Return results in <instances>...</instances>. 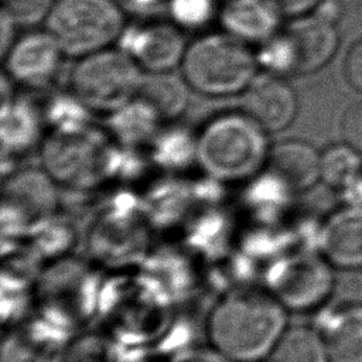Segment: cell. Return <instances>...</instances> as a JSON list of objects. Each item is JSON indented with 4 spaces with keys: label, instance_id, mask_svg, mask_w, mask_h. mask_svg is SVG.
I'll return each instance as SVG.
<instances>
[{
    "label": "cell",
    "instance_id": "e0dca14e",
    "mask_svg": "<svg viewBox=\"0 0 362 362\" xmlns=\"http://www.w3.org/2000/svg\"><path fill=\"white\" fill-rule=\"evenodd\" d=\"M42 119L35 106L24 99L1 102L3 157L13 158L31 150L41 137Z\"/></svg>",
    "mask_w": 362,
    "mask_h": 362
},
{
    "label": "cell",
    "instance_id": "ffe728a7",
    "mask_svg": "<svg viewBox=\"0 0 362 362\" xmlns=\"http://www.w3.org/2000/svg\"><path fill=\"white\" fill-rule=\"evenodd\" d=\"M270 362H331L315 325H288L277 341Z\"/></svg>",
    "mask_w": 362,
    "mask_h": 362
},
{
    "label": "cell",
    "instance_id": "836d02e7",
    "mask_svg": "<svg viewBox=\"0 0 362 362\" xmlns=\"http://www.w3.org/2000/svg\"><path fill=\"white\" fill-rule=\"evenodd\" d=\"M263 362H264V361H263Z\"/></svg>",
    "mask_w": 362,
    "mask_h": 362
},
{
    "label": "cell",
    "instance_id": "9c48e42d",
    "mask_svg": "<svg viewBox=\"0 0 362 362\" xmlns=\"http://www.w3.org/2000/svg\"><path fill=\"white\" fill-rule=\"evenodd\" d=\"M117 42L146 74L174 71L188 47L184 31L171 20L126 27Z\"/></svg>",
    "mask_w": 362,
    "mask_h": 362
},
{
    "label": "cell",
    "instance_id": "5bb4252c",
    "mask_svg": "<svg viewBox=\"0 0 362 362\" xmlns=\"http://www.w3.org/2000/svg\"><path fill=\"white\" fill-rule=\"evenodd\" d=\"M315 328L325 341L331 362H362V301L322 307Z\"/></svg>",
    "mask_w": 362,
    "mask_h": 362
},
{
    "label": "cell",
    "instance_id": "9a60e30c",
    "mask_svg": "<svg viewBox=\"0 0 362 362\" xmlns=\"http://www.w3.org/2000/svg\"><path fill=\"white\" fill-rule=\"evenodd\" d=\"M283 18L272 0H226L218 16L223 31L249 45H260L277 34Z\"/></svg>",
    "mask_w": 362,
    "mask_h": 362
},
{
    "label": "cell",
    "instance_id": "6da1fadb",
    "mask_svg": "<svg viewBox=\"0 0 362 362\" xmlns=\"http://www.w3.org/2000/svg\"><path fill=\"white\" fill-rule=\"evenodd\" d=\"M288 327L286 308L264 290H235L208 313L209 345L233 362H263Z\"/></svg>",
    "mask_w": 362,
    "mask_h": 362
},
{
    "label": "cell",
    "instance_id": "8fae6325",
    "mask_svg": "<svg viewBox=\"0 0 362 362\" xmlns=\"http://www.w3.org/2000/svg\"><path fill=\"white\" fill-rule=\"evenodd\" d=\"M55 185L44 168L10 173L3 184V214L20 223L47 218L58 202Z\"/></svg>",
    "mask_w": 362,
    "mask_h": 362
},
{
    "label": "cell",
    "instance_id": "603a6c76",
    "mask_svg": "<svg viewBox=\"0 0 362 362\" xmlns=\"http://www.w3.org/2000/svg\"><path fill=\"white\" fill-rule=\"evenodd\" d=\"M250 180L245 199L247 206L260 215H274L284 209L294 194L284 181L267 168Z\"/></svg>",
    "mask_w": 362,
    "mask_h": 362
},
{
    "label": "cell",
    "instance_id": "f1b7e54d",
    "mask_svg": "<svg viewBox=\"0 0 362 362\" xmlns=\"http://www.w3.org/2000/svg\"><path fill=\"white\" fill-rule=\"evenodd\" d=\"M342 69L349 86L358 92H362V37L348 48Z\"/></svg>",
    "mask_w": 362,
    "mask_h": 362
},
{
    "label": "cell",
    "instance_id": "7a4b0ae2",
    "mask_svg": "<svg viewBox=\"0 0 362 362\" xmlns=\"http://www.w3.org/2000/svg\"><path fill=\"white\" fill-rule=\"evenodd\" d=\"M269 133L246 112L209 119L197 133V164L216 181L250 180L267 165Z\"/></svg>",
    "mask_w": 362,
    "mask_h": 362
},
{
    "label": "cell",
    "instance_id": "3957f363",
    "mask_svg": "<svg viewBox=\"0 0 362 362\" xmlns=\"http://www.w3.org/2000/svg\"><path fill=\"white\" fill-rule=\"evenodd\" d=\"M191 90L208 98L242 95L259 74L256 52L226 31L205 33L188 44L180 65Z\"/></svg>",
    "mask_w": 362,
    "mask_h": 362
},
{
    "label": "cell",
    "instance_id": "83f0119b",
    "mask_svg": "<svg viewBox=\"0 0 362 362\" xmlns=\"http://www.w3.org/2000/svg\"><path fill=\"white\" fill-rule=\"evenodd\" d=\"M342 141L362 154V100L349 105L339 120Z\"/></svg>",
    "mask_w": 362,
    "mask_h": 362
},
{
    "label": "cell",
    "instance_id": "277c9868",
    "mask_svg": "<svg viewBox=\"0 0 362 362\" xmlns=\"http://www.w3.org/2000/svg\"><path fill=\"white\" fill-rule=\"evenodd\" d=\"M144 75L126 51L109 47L76 58L68 88L90 112L110 115L139 96Z\"/></svg>",
    "mask_w": 362,
    "mask_h": 362
},
{
    "label": "cell",
    "instance_id": "4316f807",
    "mask_svg": "<svg viewBox=\"0 0 362 362\" xmlns=\"http://www.w3.org/2000/svg\"><path fill=\"white\" fill-rule=\"evenodd\" d=\"M54 0H1V10L17 25L31 27L45 21Z\"/></svg>",
    "mask_w": 362,
    "mask_h": 362
},
{
    "label": "cell",
    "instance_id": "7c38bea8",
    "mask_svg": "<svg viewBox=\"0 0 362 362\" xmlns=\"http://www.w3.org/2000/svg\"><path fill=\"white\" fill-rule=\"evenodd\" d=\"M317 250L335 270H362V206L331 212L317 229Z\"/></svg>",
    "mask_w": 362,
    "mask_h": 362
},
{
    "label": "cell",
    "instance_id": "30bf717a",
    "mask_svg": "<svg viewBox=\"0 0 362 362\" xmlns=\"http://www.w3.org/2000/svg\"><path fill=\"white\" fill-rule=\"evenodd\" d=\"M242 96V110L269 134L286 130L297 117L298 98L286 76L262 71Z\"/></svg>",
    "mask_w": 362,
    "mask_h": 362
},
{
    "label": "cell",
    "instance_id": "5b68a950",
    "mask_svg": "<svg viewBox=\"0 0 362 362\" xmlns=\"http://www.w3.org/2000/svg\"><path fill=\"white\" fill-rule=\"evenodd\" d=\"M120 153L90 126L74 132H51L42 141V168L57 182L86 188L113 174Z\"/></svg>",
    "mask_w": 362,
    "mask_h": 362
},
{
    "label": "cell",
    "instance_id": "cb8c5ba5",
    "mask_svg": "<svg viewBox=\"0 0 362 362\" xmlns=\"http://www.w3.org/2000/svg\"><path fill=\"white\" fill-rule=\"evenodd\" d=\"M89 115L90 110L68 90V93L58 95L48 103L44 120L52 126L54 132H74L90 126Z\"/></svg>",
    "mask_w": 362,
    "mask_h": 362
},
{
    "label": "cell",
    "instance_id": "f546056e",
    "mask_svg": "<svg viewBox=\"0 0 362 362\" xmlns=\"http://www.w3.org/2000/svg\"><path fill=\"white\" fill-rule=\"evenodd\" d=\"M283 17L296 18L313 13L322 0H272Z\"/></svg>",
    "mask_w": 362,
    "mask_h": 362
},
{
    "label": "cell",
    "instance_id": "d6986e66",
    "mask_svg": "<svg viewBox=\"0 0 362 362\" xmlns=\"http://www.w3.org/2000/svg\"><path fill=\"white\" fill-rule=\"evenodd\" d=\"M189 86L182 76L171 72L146 74L139 98L146 100L161 117V120L178 119L188 106Z\"/></svg>",
    "mask_w": 362,
    "mask_h": 362
},
{
    "label": "cell",
    "instance_id": "4fadbf2b",
    "mask_svg": "<svg viewBox=\"0 0 362 362\" xmlns=\"http://www.w3.org/2000/svg\"><path fill=\"white\" fill-rule=\"evenodd\" d=\"M284 31L294 51V75H310L322 69L331 62L339 47L337 21L315 11L291 18Z\"/></svg>",
    "mask_w": 362,
    "mask_h": 362
},
{
    "label": "cell",
    "instance_id": "44dd1931",
    "mask_svg": "<svg viewBox=\"0 0 362 362\" xmlns=\"http://www.w3.org/2000/svg\"><path fill=\"white\" fill-rule=\"evenodd\" d=\"M150 147L153 161L161 168L175 171L197 163V133L182 126L161 129Z\"/></svg>",
    "mask_w": 362,
    "mask_h": 362
},
{
    "label": "cell",
    "instance_id": "1f68e13d",
    "mask_svg": "<svg viewBox=\"0 0 362 362\" xmlns=\"http://www.w3.org/2000/svg\"><path fill=\"white\" fill-rule=\"evenodd\" d=\"M0 25H1V35H0V51H1V57L7 52V49L11 47V44L14 42V40L17 38L14 35V30L17 27V24L8 17L7 13H4L1 10V18H0Z\"/></svg>",
    "mask_w": 362,
    "mask_h": 362
},
{
    "label": "cell",
    "instance_id": "8992f818",
    "mask_svg": "<svg viewBox=\"0 0 362 362\" xmlns=\"http://www.w3.org/2000/svg\"><path fill=\"white\" fill-rule=\"evenodd\" d=\"M44 25L66 57L81 58L119 41L126 18L117 0H54Z\"/></svg>",
    "mask_w": 362,
    "mask_h": 362
},
{
    "label": "cell",
    "instance_id": "ac0fdd59",
    "mask_svg": "<svg viewBox=\"0 0 362 362\" xmlns=\"http://www.w3.org/2000/svg\"><path fill=\"white\" fill-rule=\"evenodd\" d=\"M107 116V130L110 136L124 147L151 146L161 130V117L139 96Z\"/></svg>",
    "mask_w": 362,
    "mask_h": 362
},
{
    "label": "cell",
    "instance_id": "ba28073f",
    "mask_svg": "<svg viewBox=\"0 0 362 362\" xmlns=\"http://www.w3.org/2000/svg\"><path fill=\"white\" fill-rule=\"evenodd\" d=\"M65 57L51 33L31 30L18 35L1 58L11 82L37 89L55 81Z\"/></svg>",
    "mask_w": 362,
    "mask_h": 362
},
{
    "label": "cell",
    "instance_id": "2e32d148",
    "mask_svg": "<svg viewBox=\"0 0 362 362\" xmlns=\"http://www.w3.org/2000/svg\"><path fill=\"white\" fill-rule=\"evenodd\" d=\"M266 168L294 194L301 192L321 181V151L307 140L284 139L272 144Z\"/></svg>",
    "mask_w": 362,
    "mask_h": 362
},
{
    "label": "cell",
    "instance_id": "52a82bcc",
    "mask_svg": "<svg viewBox=\"0 0 362 362\" xmlns=\"http://www.w3.org/2000/svg\"><path fill=\"white\" fill-rule=\"evenodd\" d=\"M334 272L317 249H298L272 260L264 274V288L287 313L320 311L335 291Z\"/></svg>",
    "mask_w": 362,
    "mask_h": 362
},
{
    "label": "cell",
    "instance_id": "4dcf8cb0",
    "mask_svg": "<svg viewBox=\"0 0 362 362\" xmlns=\"http://www.w3.org/2000/svg\"><path fill=\"white\" fill-rule=\"evenodd\" d=\"M178 362H233L212 346L204 349H194L188 355L182 356Z\"/></svg>",
    "mask_w": 362,
    "mask_h": 362
},
{
    "label": "cell",
    "instance_id": "7402d4cb",
    "mask_svg": "<svg viewBox=\"0 0 362 362\" xmlns=\"http://www.w3.org/2000/svg\"><path fill=\"white\" fill-rule=\"evenodd\" d=\"M362 174V154L346 143H335L321 151V181L341 192Z\"/></svg>",
    "mask_w": 362,
    "mask_h": 362
},
{
    "label": "cell",
    "instance_id": "d4e9b609",
    "mask_svg": "<svg viewBox=\"0 0 362 362\" xmlns=\"http://www.w3.org/2000/svg\"><path fill=\"white\" fill-rule=\"evenodd\" d=\"M170 20L182 31L206 28L219 16L216 0H168Z\"/></svg>",
    "mask_w": 362,
    "mask_h": 362
},
{
    "label": "cell",
    "instance_id": "484cf974",
    "mask_svg": "<svg viewBox=\"0 0 362 362\" xmlns=\"http://www.w3.org/2000/svg\"><path fill=\"white\" fill-rule=\"evenodd\" d=\"M256 58L262 71L281 76L294 75V51L284 28L259 45Z\"/></svg>",
    "mask_w": 362,
    "mask_h": 362
},
{
    "label": "cell",
    "instance_id": "d6a6232c",
    "mask_svg": "<svg viewBox=\"0 0 362 362\" xmlns=\"http://www.w3.org/2000/svg\"><path fill=\"white\" fill-rule=\"evenodd\" d=\"M127 7L136 8V10H148L153 7H157L160 4L167 3L168 0H120Z\"/></svg>",
    "mask_w": 362,
    "mask_h": 362
}]
</instances>
